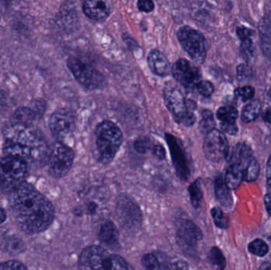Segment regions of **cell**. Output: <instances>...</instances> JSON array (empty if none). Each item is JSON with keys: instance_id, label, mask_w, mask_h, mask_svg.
I'll use <instances>...</instances> for the list:
<instances>
[{"instance_id": "1", "label": "cell", "mask_w": 271, "mask_h": 270, "mask_svg": "<svg viewBox=\"0 0 271 270\" xmlns=\"http://www.w3.org/2000/svg\"><path fill=\"white\" fill-rule=\"evenodd\" d=\"M10 194L9 208L22 231L32 235L41 233L51 225L54 207L34 186L24 182Z\"/></svg>"}, {"instance_id": "2", "label": "cell", "mask_w": 271, "mask_h": 270, "mask_svg": "<svg viewBox=\"0 0 271 270\" xmlns=\"http://www.w3.org/2000/svg\"><path fill=\"white\" fill-rule=\"evenodd\" d=\"M3 152L33 163H47L50 149L30 126L13 124L4 134Z\"/></svg>"}, {"instance_id": "3", "label": "cell", "mask_w": 271, "mask_h": 270, "mask_svg": "<svg viewBox=\"0 0 271 270\" xmlns=\"http://www.w3.org/2000/svg\"><path fill=\"white\" fill-rule=\"evenodd\" d=\"M81 270H128L129 265L123 258L110 255L106 249L98 246H90L85 248L79 258Z\"/></svg>"}, {"instance_id": "4", "label": "cell", "mask_w": 271, "mask_h": 270, "mask_svg": "<svg viewBox=\"0 0 271 270\" xmlns=\"http://www.w3.org/2000/svg\"><path fill=\"white\" fill-rule=\"evenodd\" d=\"M95 137L101 162L103 163L112 162L123 141V135L119 127L114 122L104 121L97 127Z\"/></svg>"}, {"instance_id": "5", "label": "cell", "mask_w": 271, "mask_h": 270, "mask_svg": "<svg viewBox=\"0 0 271 270\" xmlns=\"http://www.w3.org/2000/svg\"><path fill=\"white\" fill-rule=\"evenodd\" d=\"M30 174L27 161L13 155L0 158V189L10 193L26 182Z\"/></svg>"}, {"instance_id": "6", "label": "cell", "mask_w": 271, "mask_h": 270, "mask_svg": "<svg viewBox=\"0 0 271 270\" xmlns=\"http://www.w3.org/2000/svg\"><path fill=\"white\" fill-rule=\"evenodd\" d=\"M74 151L67 145L58 142L52 147L48 158V170L52 177L61 178L66 176L72 167Z\"/></svg>"}, {"instance_id": "7", "label": "cell", "mask_w": 271, "mask_h": 270, "mask_svg": "<svg viewBox=\"0 0 271 270\" xmlns=\"http://www.w3.org/2000/svg\"><path fill=\"white\" fill-rule=\"evenodd\" d=\"M181 46L197 63H203L206 57V42L200 32L188 26H183L178 32Z\"/></svg>"}, {"instance_id": "8", "label": "cell", "mask_w": 271, "mask_h": 270, "mask_svg": "<svg viewBox=\"0 0 271 270\" xmlns=\"http://www.w3.org/2000/svg\"><path fill=\"white\" fill-rule=\"evenodd\" d=\"M164 101L167 109L178 122L187 126L195 124V114L180 90L175 87H167L164 90Z\"/></svg>"}, {"instance_id": "9", "label": "cell", "mask_w": 271, "mask_h": 270, "mask_svg": "<svg viewBox=\"0 0 271 270\" xmlns=\"http://www.w3.org/2000/svg\"><path fill=\"white\" fill-rule=\"evenodd\" d=\"M67 65L76 80L86 88L95 90L103 88L106 85L104 75L92 66L75 58H70Z\"/></svg>"}, {"instance_id": "10", "label": "cell", "mask_w": 271, "mask_h": 270, "mask_svg": "<svg viewBox=\"0 0 271 270\" xmlns=\"http://www.w3.org/2000/svg\"><path fill=\"white\" fill-rule=\"evenodd\" d=\"M75 127V114L69 109L56 110L49 120L52 134L60 140H65L71 136Z\"/></svg>"}, {"instance_id": "11", "label": "cell", "mask_w": 271, "mask_h": 270, "mask_svg": "<svg viewBox=\"0 0 271 270\" xmlns=\"http://www.w3.org/2000/svg\"><path fill=\"white\" fill-rule=\"evenodd\" d=\"M228 148V140L221 132L213 130L206 134L203 151L208 160L217 163L226 159Z\"/></svg>"}, {"instance_id": "12", "label": "cell", "mask_w": 271, "mask_h": 270, "mask_svg": "<svg viewBox=\"0 0 271 270\" xmlns=\"http://www.w3.org/2000/svg\"><path fill=\"white\" fill-rule=\"evenodd\" d=\"M117 214L122 225L129 230H136L141 223V213L137 204L128 197L122 196L117 204Z\"/></svg>"}, {"instance_id": "13", "label": "cell", "mask_w": 271, "mask_h": 270, "mask_svg": "<svg viewBox=\"0 0 271 270\" xmlns=\"http://www.w3.org/2000/svg\"><path fill=\"white\" fill-rule=\"evenodd\" d=\"M172 74L176 81L186 88L196 87L202 80L200 70L187 60H178L172 67Z\"/></svg>"}, {"instance_id": "14", "label": "cell", "mask_w": 271, "mask_h": 270, "mask_svg": "<svg viewBox=\"0 0 271 270\" xmlns=\"http://www.w3.org/2000/svg\"><path fill=\"white\" fill-rule=\"evenodd\" d=\"M178 239L179 244L187 251L193 250L199 241L203 239V233L199 227L191 220H182L178 226Z\"/></svg>"}, {"instance_id": "15", "label": "cell", "mask_w": 271, "mask_h": 270, "mask_svg": "<svg viewBox=\"0 0 271 270\" xmlns=\"http://www.w3.org/2000/svg\"><path fill=\"white\" fill-rule=\"evenodd\" d=\"M84 14L94 21H103L108 18L110 7L106 0H81Z\"/></svg>"}, {"instance_id": "16", "label": "cell", "mask_w": 271, "mask_h": 270, "mask_svg": "<svg viewBox=\"0 0 271 270\" xmlns=\"http://www.w3.org/2000/svg\"><path fill=\"white\" fill-rule=\"evenodd\" d=\"M147 65L151 71L158 76H167L171 72V65L164 54L159 50H152L147 56Z\"/></svg>"}, {"instance_id": "17", "label": "cell", "mask_w": 271, "mask_h": 270, "mask_svg": "<svg viewBox=\"0 0 271 270\" xmlns=\"http://www.w3.org/2000/svg\"><path fill=\"white\" fill-rule=\"evenodd\" d=\"M167 139L169 143L170 149H171L172 159H173L174 164L175 168L179 173V176L186 180L189 176V169L187 165V161L185 158L180 146L178 144L177 140L175 137L171 135H167Z\"/></svg>"}, {"instance_id": "18", "label": "cell", "mask_w": 271, "mask_h": 270, "mask_svg": "<svg viewBox=\"0 0 271 270\" xmlns=\"http://www.w3.org/2000/svg\"><path fill=\"white\" fill-rule=\"evenodd\" d=\"M253 156V152L251 147L244 143H238L232 148H228L226 159L232 163L241 164L244 161L248 160Z\"/></svg>"}, {"instance_id": "19", "label": "cell", "mask_w": 271, "mask_h": 270, "mask_svg": "<svg viewBox=\"0 0 271 270\" xmlns=\"http://www.w3.org/2000/svg\"><path fill=\"white\" fill-rule=\"evenodd\" d=\"M215 193L216 198L221 205L224 207H231L233 203L232 194L230 189L225 184L222 177H217L215 181Z\"/></svg>"}, {"instance_id": "20", "label": "cell", "mask_w": 271, "mask_h": 270, "mask_svg": "<svg viewBox=\"0 0 271 270\" xmlns=\"http://www.w3.org/2000/svg\"><path fill=\"white\" fill-rule=\"evenodd\" d=\"M244 180V172L237 163H232L226 171L225 184L230 190H236Z\"/></svg>"}, {"instance_id": "21", "label": "cell", "mask_w": 271, "mask_h": 270, "mask_svg": "<svg viewBox=\"0 0 271 270\" xmlns=\"http://www.w3.org/2000/svg\"><path fill=\"white\" fill-rule=\"evenodd\" d=\"M99 239L102 243L106 244L112 245L118 242L119 238V232L118 228L113 222H105L101 226L100 231L98 234Z\"/></svg>"}, {"instance_id": "22", "label": "cell", "mask_w": 271, "mask_h": 270, "mask_svg": "<svg viewBox=\"0 0 271 270\" xmlns=\"http://www.w3.org/2000/svg\"><path fill=\"white\" fill-rule=\"evenodd\" d=\"M37 118V113L30 108L20 107L14 111L12 115L13 124L24 125V126H31Z\"/></svg>"}, {"instance_id": "23", "label": "cell", "mask_w": 271, "mask_h": 270, "mask_svg": "<svg viewBox=\"0 0 271 270\" xmlns=\"http://www.w3.org/2000/svg\"><path fill=\"white\" fill-rule=\"evenodd\" d=\"M0 246L3 251L11 255H19L26 250L23 241L17 236L6 237L0 243Z\"/></svg>"}, {"instance_id": "24", "label": "cell", "mask_w": 271, "mask_h": 270, "mask_svg": "<svg viewBox=\"0 0 271 270\" xmlns=\"http://www.w3.org/2000/svg\"><path fill=\"white\" fill-rule=\"evenodd\" d=\"M239 165L244 172V180L250 182L257 179L260 174V167L258 161L253 156Z\"/></svg>"}, {"instance_id": "25", "label": "cell", "mask_w": 271, "mask_h": 270, "mask_svg": "<svg viewBox=\"0 0 271 270\" xmlns=\"http://www.w3.org/2000/svg\"><path fill=\"white\" fill-rule=\"evenodd\" d=\"M261 111V104L259 101H252L244 108L242 111L241 118L245 123L253 122L260 115Z\"/></svg>"}, {"instance_id": "26", "label": "cell", "mask_w": 271, "mask_h": 270, "mask_svg": "<svg viewBox=\"0 0 271 270\" xmlns=\"http://www.w3.org/2000/svg\"><path fill=\"white\" fill-rule=\"evenodd\" d=\"M216 118L220 123H236L238 111L232 106H223L216 112Z\"/></svg>"}, {"instance_id": "27", "label": "cell", "mask_w": 271, "mask_h": 270, "mask_svg": "<svg viewBox=\"0 0 271 270\" xmlns=\"http://www.w3.org/2000/svg\"><path fill=\"white\" fill-rule=\"evenodd\" d=\"M142 266L146 270H163V269H168L167 265L159 260L155 254H147L142 258Z\"/></svg>"}, {"instance_id": "28", "label": "cell", "mask_w": 271, "mask_h": 270, "mask_svg": "<svg viewBox=\"0 0 271 270\" xmlns=\"http://www.w3.org/2000/svg\"><path fill=\"white\" fill-rule=\"evenodd\" d=\"M215 121L212 112L209 110H204L202 114L199 129L201 132L204 134H207L212 130H214Z\"/></svg>"}, {"instance_id": "29", "label": "cell", "mask_w": 271, "mask_h": 270, "mask_svg": "<svg viewBox=\"0 0 271 270\" xmlns=\"http://www.w3.org/2000/svg\"><path fill=\"white\" fill-rule=\"evenodd\" d=\"M248 251L253 255L264 257L269 251V247L264 240L258 239L252 241V243L248 245Z\"/></svg>"}, {"instance_id": "30", "label": "cell", "mask_w": 271, "mask_h": 270, "mask_svg": "<svg viewBox=\"0 0 271 270\" xmlns=\"http://www.w3.org/2000/svg\"><path fill=\"white\" fill-rule=\"evenodd\" d=\"M208 259L212 265L217 268L224 269L225 267L226 261L222 252L217 247H212L208 254Z\"/></svg>"}, {"instance_id": "31", "label": "cell", "mask_w": 271, "mask_h": 270, "mask_svg": "<svg viewBox=\"0 0 271 270\" xmlns=\"http://www.w3.org/2000/svg\"><path fill=\"white\" fill-rule=\"evenodd\" d=\"M191 202L195 207H199L203 199V191L201 188L200 182L199 181L194 182L190 186Z\"/></svg>"}, {"instance_id": "32", "label": "cell", "mask_w": 271, "mask_h": 270, "mask_svg": "<svg viewBox=\"0 0 271 270\" xmlns=\"http://www.w3.org/2000/svg\"><path fill=\"white\" fill-rule=\"evenodd\" d=\"M212 218L214 219L216 225L220 228H227L228 227V219L223 213L222 210L220 207H213L211 211Z\"/></svg>"}, {"instance_id": "33", "label": "cell", "mask_w": 271, "mask_h": 270, "mask_svg": "<svg viewBox=\"0 0 271 270\" xmlns=\"http://www.w3.org/2000/svg\"><path fill=\"white\" fill-rule=\"evenodd\" d=\"M235 94L243 102H247L253 98L255 95V89L250 86H243V87L236 89Z\"/></svg>"}, {"instance_id": "34", "label": "cell", "mask_w": 271, "mask_h": 270, "mask_svg": "<svg viewBox=\"0 0 271 270\" xmlns=\"http://www.w3.org/2000/svg\"><path fill=\"white\" fill-rule=\"evenodd\" d=\"M196 87L199 93L204 97L211 96L214 92V86L208 81L201 80Z\"/></svg>"}, {"instance_id": "35", "label": "cell", "mask_w": 271, "mask_h": 270, "mask_svg": "<svg viewBox=\"0 0 271 270\" xmlns=\"http://www.w3.org/2000/svg\"><path fill=\"white\" fill-rule=\"evenodd\" d=\"M0 270H27V267L18 261H6L3 263H0Z\"/></svg>"}, {"instance_id": "36", "label": "cell", "mask_w": 271, "mask_h": 270, "mask_svg": "<svg viewBox=\"0 0 271 270\" xmlns=\"http://www.w3.org/2000/svg\"><path fill=\"white\" fill-rule=\"evenodd\" d=\"M134 147H135L136 150L138 152L143 154V153L147 152L148 150L151 148V143L150 142L149 139L144 138V137H142L140 139L135 141Z\"/></svg>"}, {"instance_id": "37", "label": "cell", "mask_w": 271, "mask_h": 270, "mask_svg": "<svg viewBox=\"0 0 271 270\" xmlns=\"http://www.w3.org/2000/svg\"><path fill=\"white\" fill-rule=\"evenodd\" d=\"M252 68L245 65V64H241L237 67V76L239 79L244 80L247 78L252 76Z\"/></svg>"}, {"instance_id": "38", "label": "cell", "mask_w": 271, "mask_h": 270, "mask_svg": "<svg viewBox=\"0 0 271 270\" xmlns=\"http://www.w3.org/2000/svg\"><path fill=\"white\" fill-rule=\"evenodd\" d=\"M137 6L140 11L150 13L155 8V5L152 0H138Z\"/></svg>"}, {"instance_id": "39", "label": "cell", "mask_w": 271, "mask_h": 270, "mask_svg": "<svg viewBox=\"0 0 271 270\" xmlns=\"http://www.w3.org/2000/svg\"><path fill=\"white\" fill-rule=\"evenodd\" d=\"M236 33H237L238 37H240V41L251 39L254 34V32L252 30L246 27L237 28Z\"/></svg>"}, {"instance_id": "40", "label": "cell", "mask_w": 271, "mask_h": 270, "mask_svg": "<svg viewBox=\"0 0 271 270\" xmlns=\"http://www.w3.org/2000/svg\"><path fill=\"white\" fill-rule=\"evenodd\" d=\"M220 127L224 133L229 135H236L238 133V128L236 123H220Z\"/></svg>"}, {"instance_id": "41", "label": "cell", "mask_w": 271, "mask_h": 270, "mask_svg": "<svg viewBox=\"0 0 271 270\" xmlns=\"http://www.w3.org/2000/svg\"><path fill=\"white\" fill-rule=\"evenodd\" d=\"M152 149H153L152 151H153L154 155L158 157L159 159H163L165 158L166 151L164 148H163V146H161V145H155Z\"/></svg>"}, {"instance_id": "42", "label": "cell", "mask_w": 271, "mask_h": 270, "mask_svg": "<svg viewBox=\"0 0 271 270\" xmlns=\"http://www.w3.org/2000/svg\"><path fill=\"white\" fill-rule=\"evenodd\" d=\"M264 202H265L266 208H267L268 215L271 216V194H268L266 195Z\"/></svg>"}, {"instance_id": "43", "label": "cell", "mask_w": 271, "mask_h": 270, "mask_svg": "<svg viewBox=\"0 0 271 270\" xmlns=\"http://www.w3.org/2000/svg\"><path fill=\"white\" fill-rule=\"evenodd\" d=\"M263 118L266 122L271 124V108H269L264 112L263 114Z\"/></svg>"}, {"instance_id": "44", "label": "cell", "mask_w": 271, "mask_h": 270, "mask_svg": "<svg viewBox=\"0 0 271 270\" xmlns=\"http://www.w3.org/2000/svg\"><path fill=\"white\" fill-rule=\"evenodd\" d=\"M267 177H268V181L271 182V156L270 157L268 166H267Z\"/></svg>"}, {"instance_id": "45", "label": "cell", "mask_w": 271, "mask_h": 270, "mask_svg": "<svg viewBox=\"0 0 271 270\" xmlns=\"http://www.w3.org/2000/svg\"><path fill=\"white\" fill-rule=\"evenodd\" d=\"M6 219V211H4V209L0 207V224L3 223Z\"/></svg>"}, {"instance_id": "46", "label": "cell", "mask_w": 271, "mask_h": 270, "mask_svg": "<svg viewBox=\"0 0 271 270\" xmlns=\"http://www.w3.org/2000/svg\"><path fill=\"white\" fill-rule=\"evenodd\" d=\"M269 97H270V98H271V90H270V91H269Z\"/></svg>"}]
</instances>
